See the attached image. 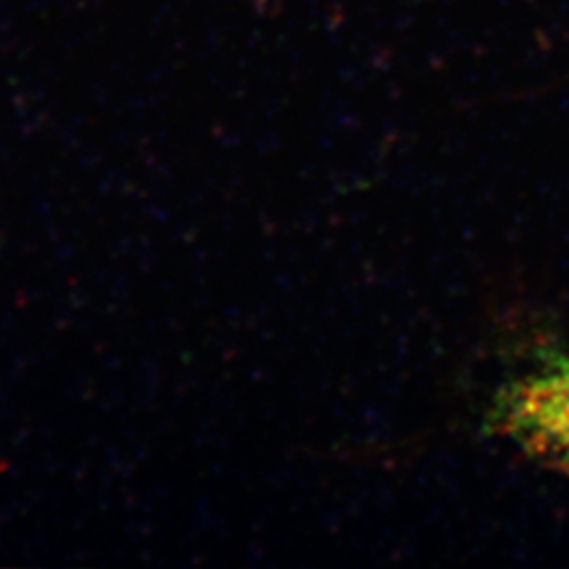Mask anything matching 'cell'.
<instances>
[{
	"instance_id": "1",
	"label": "cell",
	"mask_w": 569,
	"mask_h": 569,
	"mask_svg": "<svg viewBox=\"0 0 569 569\" xmlns=\"http://www.w3.org/2000/svg\"><path fill=\"white\" fill-rule=\"evenodd\" d=\"M488 432L569 475V359L549 361L500 388L489 407Z\"/></svg>"
}]
</instances>
